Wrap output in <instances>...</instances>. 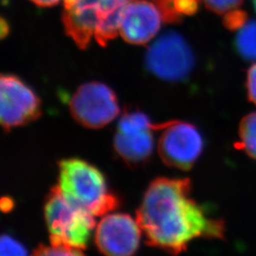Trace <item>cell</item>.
Listing matches in <instances>:
<instances>
[{"label": "cell", "mask_w": 256, "mask_h": 256, "mask_svg": "<svg viewBox=\"0 0 256 256\" xmlns=\"http://www.w3.org/2000/svg\"><path fill=\"white\" fill-rule=\"evenodd\" d=\"M191 192L188 178H158L149 184L136 212L147 245L178 256L198 238H224V222L210 216Z\"/></svg>", "instance_id": "cell-1"}, {"label": "cell", "mask_w": 256, "mask_h": 256, "mask_svg": "<svg viewBox=\"0 0 256 256\" xmlns=\"http://www.w3.org/2000/svg\"><path fill=\"white\" fill-rule=\"evenodd\" d=\"M132 0H64L66 32L86 48L92 40L102 46L119 34L120 19Z\"/></svg>", "instance_id": "cell-2"}, {"label": "cell", "mask_w": 256, "mask_h": 256, "mask_svg": "<svg viewBox=\"0 0 256 256\" xmlns=\"http://www.w3.org/2000/svg\"><path fill=\"white\" fill-rule=\"evenodd\" d=\"M58 168V186L77 206L94 216H104L119 207L118 196L110 191L104 176L94 165L72 158L59 162Z\"/></svg>", "instance_id": "cell-3"}, {"label": "cell", "mask_w": 256, "mask_h": 256, "mask_svg": "<svg viewBox=\"0 0 256 256\" xmlns=\"http://www.w3.org/2000/svg\"><path fill=\"white\" fill-rule=\"evenodd\" d=\"M44 214L52 245L86 248L96 226L95 216L68 200L58 185L46 194Z\"/></svg>", "instance_id": "cell-4"}, {"label": "cell", "mask_w": 256, "mask_h": 256, "mask_svg": "<svg viewBox=\"0 0 256 256\" xmlns=\"http://www.w3.org/2000/svg\"><path fill=\"white\" fill-rule=\"evenodd\" d=\"M158 124L140 110L124 112L120 118L114 136V151L130 167L149 162L155 147L154 132Z\"/></svg>", "instance_id": "cell-5"}, {"label": "cell", "mask_w": 256, "mask_h": 256, "mask_svg": "<svg viewBox=\"0 0 256 256\" xmlns=\"http://www.w3.org/2000/svg\"><path fill=\"white\" fill-rule=\"evenodd\" d=\"M194 66V56L189 44L173 30L156 38L146 54L147 70L164 81H182L192 72Z\"/></svg>", "instance_id": "cell-6"}, {"label": "cell", "mask_w": 256, "mask_h": 256, "mask_svg": "<svg viewBox=\"0 0 256 256\" xmlns=\"http://www.w3.org/2000/svg\"><path fill=\"white\" fill-rule=\"evenodd\" d=\"M158 152L164 164L183 171L192 169L204 148L198 129L187 122L170 120L158 124Z\"/></svg>", "instance_id": "cell-7"}, {"label": "cell", "mask_w": 256, "mask_h": 256, "mask_svg": "<svg viewBox=\"0 0 256 256\" xmlns=\"http://www.w3.org/2000/svg\"><path fill=\"white\" fill-rule=\"evenodd\" d=\"M74 119L82 126L92 129L104 128L119 116L118 98L108 86L100 82L81 84L70 101Z\"/></svg>", "instance_id": "cell-8"}, {"label": "cell", "mask_w": 256, "mask_h": 256, "mask_svg": "<svg viewBox=\"0 0 256 256\" xmlns=\"http://www.w3.org/2000/svg\"><path fill=\"white\" fill-rule=\"evenodd\" d=\"M41 115L36 93L20 78L2 74L0 78V122L6 131L26 126Z\"/></svg>", "instance_id": "cell-9"}, {"label": "cell", "mask_w": 256, "mask_h": 256, "mask_svg": "<svg viewBox=\"0 0 256 256\" xmlns=\"http://www.w3.org/2000/svg\"><path fill=\"white\" fill-rule=\"evenodd\" d=\"M142 229L128 214L104 216L95 230V244L104 256H133L140 247Z\"/></svg>", "instance_id": "cell-10"}, {"label": "cell", "mask_w": 256, "mask_h": 256, "mask_svg": "<svg viewBox=\"0 0 256 256\" xmlns=\"http://www.w3.org/2000/svg\"><path fill=\"white\" fill-rule=\"evenodd\" d=\"M167 18L162 5L149 0H132L122 10L119 34L134 45H144L155 38Z\"/></svg>", "instance_id": "cell-11"}, {"label": "cell", "mask_w": 256, "mask_h": 256, "mask_svg": "<svg viewBox=\"0 0 256 256\" xmlns=\"http://www.w3.org/2000/svg\"><path fill=\"white\" fill-rule=\"evenodd\" d=\"M234 48L240 57L247 61H256V20H248L236 30Z\"/></svg>", "instance_id": "cell-12"}, {"label": "cell", "mask_w": 256, "mask_h": 256, "mask_svg": "<svg viewBox=\"0 0 256 256\" xmlns=\"http://www.w3.org/2000/svg\"><path fill=\"white\" fill-rule=\"evenodd\" d=\"M239 142L236 146L256 160V112L246 115L239 124Z\"/></svg>", "instance_id": "cell-13"}, {"label": "cell", "mask_w": 256, "mask_h": 256, "mask_svg": "<svg viewBox=\"0 0 256 256\" xmlns=\"http://www.w3.org/2000/svg\"><path fill=\"white\" fill-rule=\"evenodd\" d=\"M32 256H86L82 250L76 248L41 245L34 252Z\"/></svg>", "instance_id": "cell-14"}, {"label": "cell", "mask_w": 256, "mask_h": 256, "mask_svg": "<svg viewBox=\"0 0 256 256\" xmlns=\"http://www.w3.org/2000/svg\"><path fill=\"white\" fill-rule=\"evenodd\" d=\"M0 256H28L26 248L9 234H3L0 240Z\"/></svg>", "instance_id": "cell-15"}, {"label": "cell", "mask_w": 256, "mask_h": 256, "mask_svg": "<svg viewBox=\"0 0 256 256\" xmlns=\"http://www.w3.org/2000/svg\"><path fill=\"white\" fill-rule=\"evenodd\" d=\"M208 9L218 14L226 16L230 12L239 10L244 0H203Z\"/></svg>", "instance_id": "cell-16"}, {"label": "cell", "mask_w": 256, "mask_h": 256, "mask_svg": "<svg viewBox=\"0 0 256 256\" xmlns=\"http://www.w3.org/2000/svg\"><path fill=\"white\" fill-rule=\"evenodd\" d=\"M248 21L247 14L244 10H236L230 12L228 14L224 16V26L230 30H238Z\"/></svg>", "instance_id": "cell-17"}, {"label": "cell", "mask_w": 256, "mask_h": 256, "mask_svg": "<svg viewBox=\"0 0 256 256\" xmlns=\"http://www.w3.org/2000/svg\"><path fill=\"white\" fill-rule=\"evenodd\" d=\"M246 88L248 101L256 104V64L252 66L248 70Z\"/></svg>", "instance_id": "cell-18"}, {"label": "cell", "mask_w": 256, "mask_h": 256, "mask_svg": "<svg viewBox=\"0 0 256 256\" xmlns=\"http://www.w3.org/2000/svg\"><path fill=\"white\" fill-rule=\"evenodd\" d=\"M30 1L40 7H52L58 4L61 0H30Z\"/></svg>", "instance_id": "cell-19"}, {"label": "cell", "mask_w": 256, "mask_h": 256, "mask_svg": "<svg viewBox=\"0 0 256 256\" xmlns=\"http://www.w3.org/2000/svg\"><path fill=\"white\" fill-rule=\"evenodd\" d=\"M8 30H9V27H8V23H6V21L4 18L1 19V37L5 36L8 34Z\"/></svg>", "instance_id": "cell-20"}, {"label": "cell", "mask_w": 256, "mask_h": 256, "mask_svg": "<svg viewBox=\"0 0 256 256\" xmlns=\"http://www.w3.org/2000/svg\"><path fill=\"white\" fill-rule=\"evenodd\" d=\"M252 4H254V8L256 12V0H252Z\"/></svg>", "instance_id": "cell-21"}, {"label": "cell", "mask_w": 256, "mask_h": 256, "mask_svg": "<svg viewBox=\"0 0 256 256\" xmlns=\"http://www.w3.org/2000/svg\"></svg>", "instance_id": "cell-22"}]
</instances>
